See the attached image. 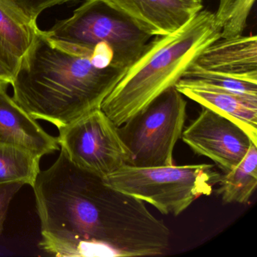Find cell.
<instances>
[{"mask_svg":"<svg viewBox=\"0 0 257 257\" xmlns=\"http://www.w3.org/2000/svg\"><path fill=\"white\" fill-rule=\"evenodd\" d=\"M58 130L61 150L74 165L94 175L103 179L130 165L131 153L118 126L101 109Z\"/></svg>","mask_w":257,"mask_h":257,"instance_id":"6","label":"cell"},{"mask_svg":"<svg viewBox=\"0 0 257 257\" xmlns=\"http://www.w3.org/2000/svg\"><path fill=\"white\" fill-rule=\"evenodd\" d=\"M181 138L195 154L208 158L224 173L237 166L253 144L238 124L204 106Z\"/></svg>","mask_w":257,"mask_h":257,"instance_id":"7","label":"cell"},{"mask_svg":"<svg viewBox=\"0 0 257 257\" xmlns=\"http://www.w3.org/2000/svg\"><path fill=\"white\" fill-rule=\"evenodd\" d=\"M0 82H8V83H10V82H7V80H5V79H4V78H3L1 76H0Z\"/></svg>","mask_w":257,"mask_h":257,"instance_id":"20","label":"cell"},{"mask_svg":"<svg viewBox=\"0 0 257 257\" xmlns=\"http://www.w3.org/2000/svg\"><path fill=\"white\" fill-rule=\"evenodd\" d=\"M184 97L231 119L257 145V97L243 95L182 78L175 85Z\"/></svg>","mask_w":257,"mask_h":257,"instance_id":"10","label":"cell"},{"mask_svg":"<svg viewBox=\"0 0 257 257\" xmlns=\"http://www.w3.org/2000/svg\"><path fill=\"white\" fill-rule=\"evenodd\" d=\"M183 78L198 81L210 86L216 87L237 94L257 97V82L255 81L209 73L195 67L193 64L185 72Z\"/></svg>","mask_w":257,"mask_h":257,"instance_id":"16","label":"cell"},{"mask_svg":"<svg viewBox=\"0 0 257 257\" xmlns=\"http://www.w3.org/2000/svg\"><path fill=\"white\" fill-rule=\"evenodd\" d=\"M40 159L22 147L0 144V183L22 182L34 186L41 171Z\"/></svg>","mask_w":257,"mask_h":257,"instance_id":"13","label":"cell"},{"mask_svg":"<svg viewBox=\"0 0 257 257\" xmlns=\"http://www.w3.org/2000/svg\"><path fill=\"white\" fill-rule=\"evenodd\" d=\"M24 185L22 182L0 183V233L4 228L11 201Z\"/></svg>","mask_w":257,"mask_h":257,"instance_id":"17","label":"cell"},{"mask_svg":"<svg viewBox=\"0 0 257 257\" xmlns=\"http://www.w3.org/2000/svg\"><path fill=\"white\" fill-rule=\"evenodd\" d=\"M184 1H186V2L188 3H191V4H200V5H202V0H184Z\"/></svg>","mask_w":257,"mask_h":257,"instance_id":"19","label":"cell"},{"mask_svg":"<svg viewBox=\"0 0 257 257\" xmlns=\"http://www.w3.org/2000/svg\"><path fill=\"white\" fill-rule=\"evenodd\" d=\"M37 25H31L5 0H0V40L21 59L32 44Z\"/></svg>","mask_w":257,"mask_h":257,"instance_id":"14","label":"cell"},{"mask_svg":"<svg viewBox=\"0 0 257 257\" xmlns=\"http://www.w3.org/2000/svg\"><path fill=\"white\" fill-rule=\"evenodd\" d=\"M152 37L173 34L198 12L200 4L184 0H103Z\"/></svg>","mask_w":257,"mask_h":257,"instance_id":"8","label":"cell"},{"mask_svg":"<svg viewBox=\"0 0 257 257\" xmlns=\"http://www.w3.org/2000/svg\"><path fill=\"white\" fill-rule=\"evenodd\" d=\"M216 194L225 204H246L257 186V145L251 144L246 156L231 171L221 174Z\"/></svg>","mask_w":257,"mask_h":257,"instance_id":"12","label":"cell"},{"mask_svg":"<svg viewBox=\"0 0 257 257\" xmlns=\"http://www.w3.org/2000/svg\"><path fill=\"white\" fill-rule=\"evenodd\" d=\"M45 33L53 40L89 49L109 46L116 64L126 68L152 38L103 0H85L70 17L58 21Z\"/></svg>","mask_w":257,"mask_h":257,"instance_id":"4","label":"cell"},{"mask_svg":"<svg viewBox=\"0 0 257 257\" xmlns=\"http://www.w3.org/2000/svg\"><path fill=\"white\" fill-rule=\"evenodd\" d=\"M219 38L214 13L204 10L178 31L155 37L100 109L118 127L121 125L175 86L200 54Z\"/></svg>","mask_w":257,"mask_h":257,"instance_id":"2","label":"cell"},{"mask_svg":"<svg viewBox=\"0 0 257 257\" xmlns=\"http://www.w3.org/2000/svg\"><path fill=\"white\" fill-rule=\"evenodd\" d=\"M184 96L170 88L118 130L135 167L174 165V150L186 120Z\"/></svg>","mask_w":257,"mask_h":257,"instance_id":"5","label":"cell"},{"mask_svg":"<svg viewBox=\"0 0 257 257\" xmlns=\"http://www.w3.org/2000/svg\"><path fill=\"white\" fill-rule=\"evenodd\" d=\"M193 64L209 73L257 82L256 36L219 38Z\"/></svg>","mask_w":257,"mask_h":257,"instance_id":"11","label":"cell"},{"mask_svg":"<svg viewBox=\"0 0 257 257\" xmlns=\"http://www.w3.org/2000/svg\"><path fill=\"white\" fill-rule=\"evenodd\" d=\"M255 2V0H219L214 18L220 29V38L243 35Z\"/></svg>","mask_w":257,"mask_h":257,"instance_id":"15","label":"cell"},{"mask_svg":"<svg viewBox=\"0 0 257 257\" xmlns=\"http://www.w3.org/2000/svg\"><path fill=\"white\" fill-rule=\"evenodd\" d=\"M19 61L20 59L14 56L0 40V76L10 82V85L19 67Z\"/></svg>","mask_w":257,"mask_h":257,"instance_id":"18","label":"cell"},{"mask_svg":"<svg viewBox=\"0 0 257 257\" xmlns=\"http://www.w3.org/2000/svg\"><path fill=\"white\" fill-rule=\"evenodd\" d=\"M10 85L0 82V144L22 147L41 158L58 151V138L47 133L10 96Z\"/></svg>","mask_w":257,"mask_h":257,"instance_id":"9","label":"cell"},{"mask_svg":"<svg viewBox=\"0 0 257 257\" xmlns=\"http://www.w3.org/2000/svg\"><path fill=\"white\" fill-rule=\"evenodd\" d=\"M211 164L135 167L124 165L103 179L108 186L177 216L195 200L211 195L221 174Z\"/></svg>","mask_w":257,"mask_h":257,"instance_id":"3","label":"cell"},{"mask_svg":"<svg viewBox=\"0 0 257 257\" xmlns=\"http://www.w3.org/2000/svg\"><path fill=\"white\" fill-rule=\"evenodd\" d=\"M127 70L102 64L94 48L53 40L38 28L13 77V99L34 119L60 129L100 109Z\"/></svg>","mask_w":257,"mask_h":257,"instance_id":"1","label":"cell"}]
</instances>
